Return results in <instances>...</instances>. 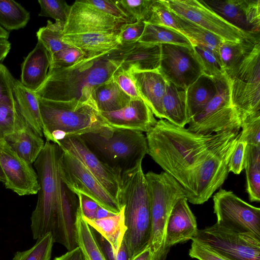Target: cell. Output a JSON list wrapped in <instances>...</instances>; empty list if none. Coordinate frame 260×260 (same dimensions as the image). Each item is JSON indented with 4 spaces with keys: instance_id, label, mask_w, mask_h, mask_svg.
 Masks as SVG:
<instances>
[{
    "instance_id": "1",
    "label": "cell",
    "mask_w": 260,
    "mask_h": 260,
    "mask_svg": "<svg viewBox=\"0 0 260 260\" xmlns=\"http://www.w3.org/2000/svg\"><path fill=\"white\" fill-rule=\"evenodd\" d=\"M238 132L202 135L161 119L146 133L148 154L180 184L187 201L194 204L200 168L215 149Z\"/></svg>"
},
{
    "instance_id": "2",
    "label": "cell",
    "mask_w": 260,
    "mask_h": 260,
    "mask_svg": "<svg viewBox=\"0 0 260 260\" xmlns=\"http://www.w3.org/2000/svg\"><path fill=\"white\" fill-rule=\"evenodd\" d=\"M126 46L119 45L106 53L84 57L69 67L49 68L45 81L36 94L57 101L92 100L95 89L110 80L120 67Z\"/></svg>"
},
{
    "instance_id": "3",
    "label": "cell",
    "mask_w": 260,
    "mask_h": 260,
    "mask_svg": "<svg viewBox=\"0 0 260 260\" xmlns=\"http://www.w3.org/2000/svg\"><path fill=\"white\" fill-rule=\"evenodd\" d=\"M61 152L57 144L46 141L43 150L34 163L40 186L37 205L30 217L34 240L48 233L53 237L63 205L76 195L62 178Z\"/></svg>"
},
{
    "instance_id": "4",
    "label": "cell",
    "mask_w": 260,
    "mask_h": 260,
    "mask_svg": "<svg viewBox=\"0 0 260 260\" xmlns=\"http://www.w3.org/2000/svg\"><path fill=\"white\" fill-rule=\"evenodd\" d=\"M142 161L121 174L118 203L124 207L123 241L129 260L148 246L151 231L149 195Z\"/></svg>"
},
{
    "instance_id": "5",
    "label": "cell",
    "mask_w": 260,
    "mask_h": 260,
    "mask_svg": "<svg viewBox=\"0 0 260 260\" xmlns=\"http://www.w3.org/2000/svg\"><path fill=\"white\" fill-rule=\"evenodd\" d=\"M43 134L57 144L64 139L111 127L104 120L93 100L57 101L38 96Z\"/></svg>"
},
{
    "instance_id": "6",
    "label": "cell",
    "mask_w": 260,
    "mask_h": 260,
    "mask_svg": "<svg viewBox=\"0 0 260 260\" xmlns=\"http://www.w3.org/2000/svg\"><path fill=\"white\" fill-rule=\"evenodd\" d=\"M80 137L101 161L121 174L148 152L146 138L140 132L109 127Z\"/></svg>"
},
{
    "instance_id": "7",
    "label": "cell",
    "mask_w": 260,
    "mask_h": 260,
    "mask_svg": "<svg viewBox=\"0 0 260 260\" xmlns=\"http://www.w3.org/2000/svg\"><path fill=\"white\" fill-rule=\"evenodd\" d=\"M145 175L150 206L151 231L148 246L158 260H165L166 229L171 212L176 203L186 197L180 184L166 172L149 171Z\"/></svg>"
},
{
    "instance_id": "8",
    "label": "cell",
    "mask_w": 260,
    "mask_h": 260,
    "mask_svg": "<svg viewBox=\"0 0 260 260\" xmlns=\"http://www.w3.org/2000/svg\"><path fill=\"white\" fill-rule=\"evenodd\" d=\"M260 40L233 70L228 78L232 105L241 124L248 117L260 113Z\"/></svg>"
},
{
    "instance_id": "9",
    "label": "cell",
    "mask_w": 260,
    "mask_h": 260,
    "mask_svg": "<svg viewBox=\"0 0 260 260\" xmlns=\"http://www.w3.org/2000/svg\"><path fill=\"white\" fill-rule=\"evenodd\" d=\"M216 223L228 230L249 234L260 239V209L243 201L233 191L220 189L213 196Z\"/></svg>"
},
{
    "instance_id": "10",
    "label": "cell",
    "mask_w": 260,
    "mask_h": 260,
    "mask_svg": "<svg viewBox=\"0 0 260 260\" xmlns=\"http://www.w3.org/2000/svg\"><path fill=\"white\" fill-rule=\"evenodd\" d=\"M173 13L224 41L239 42L259 35L247 33L228 22L201 0H160Z\"/></svg>"
},
{
    "instance_id": "11",
    "label": "cell",
    "mask_w": 260,
    "mask_h": 260,
    "mask_svg": "<svg viewBox=\"0 0 260 260\" xmlns=\"http://www.w3.org/2000/svg\"><path fill=\"white\" fill-rule=\"evenodd\" d=\"M195 240L231 260H260V239L225 229L216 222L198 230Z\"/></svg>"
},
{
    "instance_id": "12",
    "label": "cell",
    "mask_w": 260,
    "mask_h": 260,
    "mask_svg": "<svg viewBox=\"0 0 260 260\" xmlns=\"http://www.w3.org/2000/svg\"><path fill=\"white\" fill-rule=\"evenodd\" d=\"M61 149L60 172L68 187L75 193H80L90 198L99 205L110 211L115 214L119 213L122 208L117 200L105 189L79 160Z\"/></svg>"
},
{
    "instance_id": "13",
    "label": "cell",
    "mask_w": 260,
    "mask_h": 260,
    "mask_svg": "<svg viewBox=\"0 0 260 260\" xmlns=\"http://www.w3.org/2000/svg\"><path fill=\"white\" fill-rule=\"evenodd\" d=\"M158 71L168 83L185 90L203 74L192 46L167 44L161 45Z\"/></svg>"
},
{
    "instance_id": "14",
    "label": "cell",
    "mask_w": 260,
    "mask_h": 260,
    "mask_svg": "<svg viewBox=\"0 0 260 260\" xmlns=\"http://www.w3.org/2000/svg\"><path fill=\"white\" fill-rule=\"evenodd\" d=\"M240 133L215 149L200 168L196 182L194 204L207 202L226 180L229 173V160Z\"/></svg>"
},
{
    "instance_id": "15",
    "label": "cell",
    "mask_w": 260,
    "mask_h": 260,
    "mask_svg": "<svg viewBox=\"0 0 260 260\" xmlns=\"http://www.w3.org/2000/svg\"><path fill=\"white\" fill-rule=\"evenodd\" d=\"M57 144L79 160L105 189L118 201L121 186L120 172L101 161L88 148L80 136L64 139L58 141Z\"/></svg>"
},
{
    "instance_id": "16",
    "label": "cell",
    "mask_w": 260,
    "mask_h": 260,
    "mask_svg": "<svg viewBox=\"0 0 260 260\" xmlns=\"http://www.w3.org/2000/svg\"><path fill=\"white\" fill-rule=\"evenodd\" d=\"M125 23L127 22L110 16L78 0L71 6L63 33L66 35L114 32L119 31Z\"/></svg>"
},
{
    "instance_id": "17",
    "label": "cell",
    "mask_w": 260,
    "mask_h": 260,
    "mask_svg": "<svg viewBox=\"0 0 260 260\" xmlns=\"http://www.w3.org/2000/svg\"><path fill=\"white\" fill-rule=\"evenodd\" d=\"M229 23L250 34L259 35V0H201Z\"/></svg>"
},
{
    "instance_id": "18",
    "label": "cell",
    "mask_w": 260,
    "mask_h": 260,
    "mask_svg": "<svg viewBox=\"0 0 260 260\" xmlns=\"http://www.w3.org/2000/svg\"><path fill=\"white\" fill-rule=\"evenodd\" d=\"M0 164L6 188L20 196L38 193L40 187L38 177L32 165L19 157L6 143L0 147Z\"/></svg>"
},
{
    "instance_id": "19",
    "label": "cell",
    "mask_w": 260,
    "mask_h": 260,
    "mask_svg": "<svg viewBox=\"0 0 260 260\" xmlns=\"http://www.w3.org/2000/svg\"><path fill=\"white\" fill-rule=\"evenodd\" d=\"M100 113L105 121L114 128L147 133L157 122L152 111L142 99H132L126 106L119 110Z\"/></svg>"
},
{
    "instance_id": "20",
    "label": "cell",
    "mask_w": 260,
    "mask_h": 260,
    "mask_svg": "<svg viewBox=\"0 0 260 260\" xmlns=\"http://www.w3.org/2000/svg\"><path fill=\"white\" fill-rule=\"evenodd\" d=\"M198 230L196 217L184 197L175 205L168 220L165 245L166 254L172 246L194 238Z\"/></svg>"
},
{
    "instance_id": "21",
    "label": "cell",
    "mask_w": 260,
    "mask_h": 260,
    "mask_svg": "<svg viewBox=\"0 0 260 260\" xmlns=\"http://www.w3.org/2000/svg\"><path fill=\"white\" fill-rule=\"evenodd\" d=\"M187 129L196 134L210 135L241 131V124L236 109L230 105L194 115L190 119Z\"/></svg>"
},
{
    "instance_id": "22",
    "label": "cell",
    "mask_w": 260,
    "mask_h": 260,
    "mask_svg": "<svg viewBox=\"0 0 260 260\" xmlns=\"http://www.w3.org/2000/svg\"><path fill=\"white\" fill-rule=\"evenodd\" d=\"M131 76L141 99L157 117L165 119L162 100L168 85L158 70L131 71Z\"/></svg>"
},
{
    "instance_id": "23",
    "label": "cell",
    "mask_w": 260,
    "mask_h": 260,
    "mask_svg": "<svg viewBox=\"0 0 260 260\" xmlns=\"http://www.w3.org/2000/svg\"><path fill=\"white\" fill-rule=\"evenodd\" d=\"M50 65V56L43 45L38 41L21 64V83L36 92L45 81Z\"/></svg>"
},
{
    "instance_id": "24",
    "label": "cell",
    "mask_w": 260,
    "mask_h": 260,
    "mask_svg": "<svg viewBox=\"0 0 260 260\" xmlns=\"http://www.w3.org/2000/svg\"><path fill=\"white\" fill-rule=\"evenodd\" d=\"M161 60V45L137 42L126 44L120 67L128 71L158 70Z\"/></svg>"
},
{
    "instance_id": "25",
    "label": "cell",
    "mask_w": 260,
    "mask_h": 260,
    "mask_svg": "<svg viewBox=\"0 0 260 260\" xmlns=\"http://www.w3.org/2000/svg\"><path fill=\"white\" fill-rule=\"evenodd\" d=\"M5 142L11 150L30 165L35 162L45 143L42 137L26 121L21 127L8 135Z\"/></svg>"
},
{
    "instance_id": "26",
    "label": "cell",
    "mask_w": 260,
    "mask_h": 260,
    "mask_svg": "<svg viewBox=\"0 0 260 260\" xmlns=\"http://www.w3.org/2000/svg\"><path fill=\"white\" fill-rule=\"evenodd\" d=\"M118 32L63 35V41L81 50L85 57L108 52L119 45Z\"/></svg>"
},
{
    "instance_id": "27",
    "label": "cell",
    "mask_w": 260,
    "mask_h": 260,
    "mask_svg": "<svg viewBox=\"0 0 260 260\" xmlns=\"http://www.w3.org/2000/svg\"><path fill=\"white\" fill-rule=\"evenodd\" d=\"M13 95L23 118L33 129L43 137V126L38 95L16 79L13 87Z\"/></svg>"
},
{
    "instance_id": "28",
    "label": "cell",
    "mask_w": 260,
    "mask_h": 260,
    "mask_svg": "<svg viewBox=\"0 0 260 260\" xmlns=\"http://www.w3.org/2000/svg\"><path fill=\"white\" fill-rule=\"evenodd\" d=\"M83 218L90 228L110 243L114 253L117 254L127 229L124 221V207L119 213L108 217L88 219L83 217Z\"/></svg>"
},
{
    "instance_id": "29",
    "label": "cell",
    "mask_w": 260,
    "mask_h": 260,
    "mask_svg": "<svg viewBox=\"0 0 260 260\" xmlns=\"http://www.w3.org/2000/svg\"><path fill=\"white\" fill-rule=\"evenodd\" d=\"M165 119L171 123L181 127L188 124V113L186 90L179 89L168 83L162 100Z\"/></svg>"
},
{
    "instance_id": "30",
    "label": "cell",
    "mask_w": 260,
    "mask_h": 260,
    "mask_svg": "<svg viewBox=\"0 0 260 260\" xmlns=\"http://www.w3.org/2000/svg\"><path fill=\"white\" fill-rule=\"evenodd\" d=\"M217 90L216 81L204 74L185 90L190 119L206 106L215 95Z\"/></svg>"
},
{
    "instance_id": "31",
    "label": "cell",
    "mask_w": 260,
    "mask_h": 260,
    "mask_svg": "<svg viewBox=\"0 0 260 260\" xmlns=\"http://www.w3.org/2000/svg\"><path fill=\"white\" fill-rule=\"evenodd\" d=\"M100 112H111L126 106L132 98L123 92L112 77L98 86L92 96Z\"/></svg>"
},
{
    "instance_id": "32",
    "label": "cell",
    "mask_w": 260,
    "mask_h": 260,
    "mask_svg": "<svg viewBox=\"0 0 260 260\" xmlns=\"http://www.w3.org/2000/svg\"><path fill=\"white\" fill-rule=\"evenodd\" d=\"M259 40L258 35L239 42L223 41L218 48V55L225 73L235 68Z\"/></svg>"
},
{
    "instance_id": "33",
    "label": "cell",
    "mask_w": 260,
    "mask_h": 260,
    "mask_svg": "<svg viewBox=\"0 0 260 260\" xmlns=\"http://www.w3.org/2000/svg\"><path fill=\"white\" fill-rule=\"evenodd\" d=\"M246 190L251 202L260 201V145L247 144L244 168Z\"/></svg>"
},
{
    "instance_id": "34",
    "label": "cell",
    "mask_w": 260,
    "mask_h": 260,
    "mask_svg": "<svg viewBox=\"0 0 260 260\" xmlns=\"http://www.w3.org/2000/svg\"><path fill=\"white\" fill-rule=\"evenodd\" d=\"M175 15L179 26V31L189 39L192 46L197 45L206 47L219 57L218 48L224 40L206 29Z\"/></svg>"
},
{
    "instance_id": "35",
    "label": "cell",
    "mask_w": 260,
    "mask_h": 260,
    "mask_svg": "<svg viewBox=\"0 0 260 260\" xmlns=\"http://www.w3.org/2000/svg\"><path fill=\"white\" fill-rule=\"evenodd\" d=\"M145 23L144 31L138 42L153 44H173L192 47L188 38L180 32L165 27Z\"/></svg>"
},
{
    "instance_id": "36",
    "label": "cell",
    "mask_w": 260,
    "mask_h": 260,
    "mask_svg": "<svg viewBox=\"0 0 260 260\" xmlns=\"http://www.w3.org/2000/svg\"><path fill=\"white\" fill-rule=\"evenodd\" d=\"M25 120L13 97L0 100V147L6 144V137L21 127Z\"/></svg>"
},
{
    "instance_id": "37",
    "label": "cell",
    "mask_w": 260,
    "mask_h": 260,
    "mask_svg": "<svg viewBox=\"0 0 260 260\" xmlns=\"http://www.w3.org/2000/svg\"><path fill=\"white\" fill-rule=\"evenodd\" d=\"M77 242L85 260H106L91 228L83 219L80 207L76 218Z\"/></svg>"
},
{
    "instance_id": "38",
    "label": "cell",
    "mask_w": 260,
    "mask_h": 260,
    "mask_svg": "<svg viewBox=\"0 0 260 260\" xmlns=\"http://www.w3.org/2000/svg\"><path fill=\"white\" fill-rule=\"evenodd\" d=\"M30 13L20 3L13 0H0V25L7 31L24 27Z\"/></svg>"
},
{
    "instance_id": "39",
    "label": "cell",
    "mask_w": 260,
    "mask_h": 260,
    "mask_svg": "<svg viewBox=\"0 0 260 260\" xmlns=\"http://www.w3.org/2000/svg\"><path fill=\"white\" fill-rule=\"evenodd\" d=\"M64 23L48 20L47 25L40 28L36 33L38 41L43 45L50 56L70 46L62 40Z\"/></svg>"
},
{
    "instance_id": "40",
    "label": "cell",
    "mask_w": 260,
    "mask_h": 260,
    "mask_svg": "<svg viewBox=\"0 0 260 260\" xmlns=\"http://www.w3.org/2000/svg\"><path fill=\"white\" fill-rule=\"evenodd\" d=\"M54 243L52 235L48 233L37 239L30 248L17 251L12 260H50Z\"/></svg>"
},
{
    "instance_id": "41",
    "label": "cell",
    "mask_w": 260,
    "mask_h": 260,
    "mask_svg": "<svg viewBox=\"0 0 260 260\" xmlns=\"http://www.w3.org/2000/svg\"><path fill=\"white\" fill-rule=\"evenodd\" d=\"M192 47L202 64L203 74L214 80L219 79L225 75L219 57L213 51L200 45H194Z\"/></svg>"
},
{
    "instance_id": "42",
    "label": "cell",
    "mask_w": 260,
    "mask_h": 260,
    "mask_svg": "<svg viewBox=\"0 0 260 260\" xmlns=\"http://www.w3.org/2000/svg\"><path fill=\"white\" fill-rule=\"evenodd\" d=\"M155 0H119L116 4L131 22L145 21L149 16Z\"/></svg>"
},
{
    "instance_id": "43",
    "label": "cell",
    "mask_w": 260,
    "mask_h": 260,
    "mask_svg": "<svg viewBox=\"0 0 260 260\" xmlns=\"http://www.w3.org/2000/svg\"><path fill=\"white\" fill-rule=\"evenodd\" d=\"M144 22L179 31V26L175 14L160 0H155L152 5L149 17Z\"/></svg>"
},
{
    "instance_id": "44",
    "label": "cell",
    "mask_w": 260,
    "mask_h": 260,
    "mask_svg": "<svg viewBox=\"0 0 260 260\" xmlns=\"http://www.w3.org/2000/svg\"><path fill=\"white\" fill-rule=\"evenodd\" d=\"M40 7L39 16L50 17L55 21L66 22L70 12L71 6L62 0H39Z\"/></svg>"
},
{
    "instance_id": "45",
    "label": "cell",
    "mask_w": 260,
    "mask_h": 260,
    "mask_svg": "<svg viewBox=\"0 0 260 260\" xmlns=\"http://www.w3.org/2000/svg\"><path fill=\"white\" fill-rule=\"evenodd\" d=\"M85 56L84 53L81 50L70 45L50 56V68L69 67L76 63Z\"/></svg>"
},
{
    "instance_id": "46",
    "label": "cell",
    "mask_w": 260,
    "mask_h": 260,
    "mask_svg": "<svg viewBox=\"0 0 260 260\" xmlns=\"http://www.w3.org/2000/svg\"><path fill=\"white\" fill-rule=\"evenodd\" d=\"M238 140L247 144L260 145V113L250 116L241 124Z\"/></svg>"
},
{
    "instance_id": "47",
    "label": "cell",
    "mask_w": 260,
    "mask_h": 260,
    "mask_svg": "<svg viewBox=\"0 0 260 260\" xmlns=\"http://www.w3.org/2000/svg\"><path fill=\"white\" fill-rule=\"evenodd\" d=\"M145 23L143 21L125 23L118 32L120 45L134 44L139 41L144 31Z\"/></svg>"
},
{
    "instance_id": "48",
    "label": "cell",
    "mask_w": 260,
    "mask_h": 260,
    "mask_svg": "<svg viewBox=\"0 0 260 260\" xmlns=\"http://www.w3.org/2000/svg\"><path fill=\"white\" fill-rule=\"evenodd\" d=\"M112 78L120 89L132 99H141L130 71L119 67L114 73Z\"/></svg>"
},
{
    "instance_id": "49",
    "label": "cell",
    "mask_w": 260,
    "mask_h": 260,
    "mask_svg": "<svg viewBox=\"0 0 260 260\" xmlns=\"http://www.w3.org/2000/svg\"><path fill=\"white\" fill-rule=\"evenodd\" d=\"M113 17L132 23L128 17L118 7L115 0H81Z\"/></svg>"
},
{
    "instance_id": "50",
    "label": "cell",
    "mask_w": 260,
    "mask_h": 260,
    "mask_svg": "<svg viewBox=\"0 0 260 260\" xmlns=\"http://www.w3.org/2000/svg\"><path fill=\"white\" fill-rule=\"evenodd\" d=\"M189 255L199 260H231L208 245L195 240H192Z\"/></svg>"
},
{
    "instance_id": "51",
    "label": "cell",
    "mask_w": 260,
    "mask_h": 260,
    "mask_svg": "<svg viewBox=\"0 0 260 260\" xmlns=\"http://www.w3.org/2000/svg\"><path fill=\"white\" fill-rule=\"evenodd\" d=\"M95 240L106 260H129L126 246L123 241L117 254L114 253L110 243L91 228Z\"/></svg>"
},
{
    "instance_id": "52",
    "label": "cell",
    "mask_w": 260,
    "mask_h": 260,
    "mask_svg": "<svg viewBox=\"0 0 260 260\" xmlns=\"http://www.w3.org/2000/svg\"><path fill=\"white\" fill-rule=\"evenodd\" d=\"M247 143L238 140L229 162V171L235 174H240L244 168Z\"/></svg>"
},
{
    "instance_id": "53",
    "label": "cell",
    "mask_w": 260,
    "mask_h": 260,
    "mask_svg": "<svg viewBox=\"0 0 260 260\" xmlns=\"http://www.w3.org/2000/svg\"><path fill=\"white\" fill-rule=\"evenodd\" d=\"M15 80L8 69L0 63V100L13 96Z\"/></svg>"
},
{
    "instance_id": "54",
    "label": "cell",
    "mask_w": 260,
    "mask_h": 260,
    "mask_svg": "<svg viewBox=\"0 0 260 260\" xmlns=\"http://www.w3.org/2000/svg\"><path fill=\"white\" fill-rule=\"evenodd\" d=\"M78 196L79 207L83 217L88 219H94L98 206V203L90 198L80 193H75Z\"/></svg>"
},
{
    "instance_id": "55",
    "label": "cell",
    "mask_w": 260,
    "mask_h": 260,
    "mask_svg": "<svg viewBox=\"0 0 260 260\" xmlns=\"http://www.w3.org/2000/svg\"><path fill=\"white\" fill-rule=\"evenodd\" d=\"M53 260H85L79 247L66 252L64 254L55 257Z\"/></svg>"
},
{
    "instance_id": "56",
    "label": "cell",
    "mask_w": 260,
    "mask_h": 260,
    "mask_svg": "<svg viewBox=\"0 0 260 260\" xmlns=\"http://www.w3.org/2000/svg\"><path fill=\"white\" fill-rule=\"evenodd\" d=\"M131 260H158L155 256L151 248L148 246Z\"/></svg>"
},
{
    "instance_id": "57",
    "label": "cell",
    "mask_w": 260,
    "mask_h": 260,
    "mask_svg": "<svg viewBox=\"0 0 260 260\" xmlns=\"http://www.w3.org/2000/svg\"><path fill=\"white\" fill-rule=\"evenodd\" d=\"M11 48V44L8 40H0V63L5 59Z\"/></svg>"
},
{
    "instance_id": "58",
    "label": "cell",
    "mask_w": 260,
    "mask_h": 260,
    "mask_svg": "<svg viewBox=\"0 0 260 260\" xmlns=\"http://www.w3.org/2000/svg\"><path fill=\"white\" fill-rule=\"evenodd\" d=\"M115 214H116L110 211L104 207L98 205L95 214L94 219L104 218Z\"/></svg>"
},
{
    "instance_id": "59",
    "label": "cell",
    "mask_w": 260,
    "mask_h": 260,
    "mask_svg": "<svg viewBox=\"0 0 260 260\" xmlns=\"http://www.w3.org/2000/svg\"><path fill=\"white\" fill-rule=\"evenodd\" d=\"M9 36V32L0 25V40H8Z\"/></svg>"
},
{
    "instance_id": "60",
    "label": "cell",
    "mask_w": 260,
    "mask_h": 260,
    "mask_svg": "<svg viewBox=\"0 0 260 260\" xmlns=\"http://www.w3.org/2000/svg\"><path fill=\"white\" fill-rule=\"evenodd\" d=\"M5 181V177L4 175V173L2 167L0 164V182L4 183Z\"/></svg>"
}]
</instances>
